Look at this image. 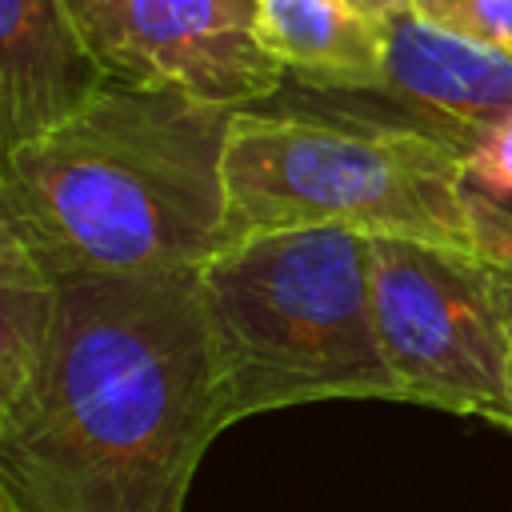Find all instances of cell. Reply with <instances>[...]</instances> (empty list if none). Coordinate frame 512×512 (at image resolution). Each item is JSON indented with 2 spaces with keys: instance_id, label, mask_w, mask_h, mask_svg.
Returning a JSON list of instances; mask_svg holds the SVG:
<instances>
[{
  "instance_id": "7a4b0ae2",
  "label": "cell",
  "mask_w": 512,
  "mask_h": 512,
  "mask_svg": "<svg viewBox=\"0 0 512 512\" xmlns=\"http://www.w3.org/2000/svg\"><path fill=\"white\" fill-rule=\"evenodd\" d=\"M240 108L108 80L56 128L0 152V180L44 272H196L224 240V144Z\"/></svg>"
},
{
  "instance_id": "5bb4252c",
  "label": "cell",
  "mask_w": 512,
  "mask_h": 512,
  "mask_svg": "<svg viewBox=\"0 0 512 512\" xmlns=\"http://www.w3.org/2000/svg\"><path fill=\"white\" fill-rule=\"evenodd\" d=\"M0 512H8V504H4V496H0Z\"/></svg>"
},
{
  "instance_id": "277c9868",
  "label": "cell",
  "mask_w": 512,
  "mask_h": 512,
  "mask_svg": "<svg viewBox=\"0 0 512 512\" xmlns=\"http://www.w3.org/2000/svg\"><path fill=\"white\" fill-rule=\"evenodd\" d=\"M344 228L476 256L464 152L400 116L240 108L224 144V240Z\"/></svg>"
},
{
  "instance_id": "5b68a950",
  "label": "cell",
  "mask_w": 512,
  "mask_h": 512,
  "mask_svg": "<svg viewBox=\"0 0 512 512\" xmlns=\"http://www.w3.org/2000/svg\"><path fill=\"white\" fill-rule=\"evenodd\" d=\"M368 296L396 400L508 428V332L492 264L368 236Z\"/></svg>"
},
{
  "instance_id": "ba28073f",
  "label": "cell",
  "mask_w": 512,
  "mask_h": 512,
  "mask_svg": "<svg viewBox=\"0 0 512 512\" xmlns=\"http://www.w3.org/2000/svg\"><path fill=\"white\" fill-rule=\"evenodd\" d=\"M104 84L64 0H0V152L56 128Z\"/></svg>"
},
{
  "instance_id": "7c38bea8",
  "label": "cell",
  "mask_w": 512,
  "mask_h": 512,
  "mask_svg": "<svg viewBox=\"0 0 512 512\" xmlns=\"http://www.w3.org/2000/svg\"><path fill=\"white\" fill-rule=\"evenodd\" d=\"M468 216L476 256L500 272H512V192H484L468 184Z\"/></svg>"
},
{
  "instance_id": "52a82bcc",
  "label": "cell",
  "mask_w": 512,
  "mask_h": 512,
  "mask_svg": "<svg viewBox=\"0 0 512 512\" xmlns=\"http://www.w3.org/2000/svg\"><path fill=\"white\" fill-rule=\"evenodd\" d=\"M384 76L372 96L400 120L456 144L464 156L512 120V56L428 20L416 0H376Z\"/></svg>"
},
{
  "instance_id": "9c48e42d",
  "label": "cell",
  "mask_w": 512,
  "mask_h": 512,
  "mask_svg": "<svg viewBox=\"0 0 512 512\" xmlns=\"http://www.w3.org/2000/svg\"><path fill=\"white\" fill-rule=\"evenodd\" d=\"M256 40L324 96H372L384 76V24L376 0H256Z\"/></svg>"
},
{
  "instance_id": "3957f363",
  "label": "cell",
  "mask_w": 512,
  "mask_h": 512,
  "mask_svg": "<svg viewBox=\"0 0 512 512\" xmlns=\"http://www.w3.org/2000/svg\"><path fill=\"white\" fill-rule=\"evenodd\" d=\"M224 424L316 400H396L368 296V236L264 232L196 268Z\"/></svg>"
},
{
  "instance_id": "6da1fadb",
  "label": "cell",
  "mask_w": 512,
  "mask_h": 512,
  "mask_svg": "<svg viewBox=\"0 0 512 512\" xmlns=\"http://www.w3.org/2000/svg\"><path fill=\"white\" fill-rule=\"evenodd\" d=\"M224 428L196 272L64 280L0 416V496L8 512H184Z\"/></svg>"
},
{
  "instance_id": "4fadbf2b",
  "label": "cell",
  "mask_w": 512,
  "mask_h": 512,
  "mask_svg": "<svg viewBox=\"0 0 512 512\" xmlns=\"http://www.w3.org/2000/svg\"><path fill=\"white\" fill-rule=\"evenodd\" d=\"M492 284H496V300H500V316H504V332H508V436H512V272L492 268Z\"/></svg>"
},
{
  "instance_id": "30bf717a",
  "label": "cell",
  "mask_w": 512,
  "mask_h": 512,
  "mask_svg": "<svg viewBox=\"0 0 512 512\" xmlns=\"http://www.w3.org/2000/svg\"><path fill=\"white\" fill-rule=\"evenodd\" d=\"M56 280L44 272L0 180V416L28 388L52 328Z\"/></svg>"
},
{
  "instance_id": "8fae6325",
  "label": "cell",
  "mask_w": 512,
  "mask_h": 512,
  "mask_svg": "<svg viewBox=\"0 0 512 512\" xmlns=\"http://www.w3.org/2000/svg\"><path fill=\"white\" fill-rule=\"evenodd\" d=\"M440 28L512 56V0H416Z\"/></svg>"
},
{
  "instance_id": "8992f818",
  "label": "cell",
  "mask_w": 512,
  "mask_h": 512,
  "mask_svg": "<svg viewBox=\"0 0 512 512\" xmlns=\"http://www.w3.org/2000/svg\"><path fill=\"white\" fill-rule=\"evenodd\" d=\"M116 84L256 108L284 88V68L256 40V0H64Z\"/></svg>"
}]
</instances>
